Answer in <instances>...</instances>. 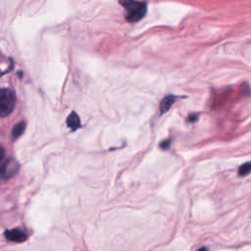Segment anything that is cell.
Returning <instances> with one entry per match:
<instances>
[{
	"mask_svg": "<svg viewBox=\"0 0 251 251\" xmlns=\"http://www.w3.org/2000/svg\"><path fill=\"white\" fill-rule=\"evenodd\" d=\"M125 10V18L129 23H136L144 18L147 12L146 3L137 0H121Z\"/></svg>",
	"mask_w": 251,
	"mask_h": 251,
	"instance_id": "6da1fadb",
	"label": "cell"
},
{
	"mask_svg": "<svg viewBox=\"0 0 251 251\" xmlns=\"http://www.w3.org/2000/svg\"><path fill=\"white\" fill-rule=\"evenodd\" d=\"M16 105L15 92L9 88H0V118L9 116Z\"/></svg>",
	"mask_w": 251,
	"mask_h": 251,
	"instance_id": "7a4b0ae2",
	"label": "cell"
},
{
	"mask_svg": "<svg viewBox=\"0 0 251 251\" xmlns=\"http://www.w3.org/2000/svg\"><path fill=\"white\" fill-rule=\"evenodd\" d=\"M20 169L19 163L13 159L8 158L0 164V178H10L14 176Z\"/></svg>",
	"mask_w": 251,
	"mask_h": 251,
	"instance_id": "3957f363",
	"label": "cell"
},
{
	"mask_svg": "<svg viewBox=\"0 0 251 251\" xmlns=\"http://www.w3.org/2000/svg\"><path fill=\"white\" fill-rule=\"evenodd\" d=\"M5 237L13 242H24L26 240L27 235L25 231L19 228H12V229H7L5 231Z\"/></svg>",
	"mask_w": 251,
	"mask_h": 251,
	"instance_id": "277c9868",
	"label": "cell"
},
{
	"mask_svg": "<svg viewBox=\"0 0 251 251\" xmlns=\"http://www.w3.org/2000/svg\"><path fill=\"white\" fill-rule=\"evenodd\" d=\"M176 96L175 95H168L166 97H164L161 102H160V113L161 115L165 114L166 112H168L171 107L173 106V104L176 102Z\"/></svg>",
	"mask_w": 251,
	"mask_h": 251,
	"instance_id": "5b68a950",
	"label": "cell"
},
{
	"mask_svg": "<svg viewBox=\"0 0 251 251\" xmlns=\"http://www.w3.org/2000/svg\"><path fill=\"white\" fill-rule=\"evenodd\" d=\"M67 126L68 127L75 131L76 130L79 126H80V120H79V117L75 113V112H72L68 118H67Z\"/></svg>",
	"mask_w": 251,
	"mask_h": 251,
	"instance_id": "8992f818",
	"label": "cell"
},
{
	"mask_svg": "<svg viewBox=\"0 0 251 251\" xmlns=\"http://www.w3.org/2000/svg\"><path fill=\"white\" fill-rule=\"evenodd\" d=\"M25 126L26 125H25V122H20L13 127V129H12V138H13V140L18 139L24 133V131L25 129Z\"/></svg>",
	"mask_w": 251,
	"mask_h": 251,
	"instance_id": "52a82bcc",
	"label": "cell"
},
{
	"mask_svg": "<svg viewBox=\"0 0 251 251\" xmlns=\"http://www.w3.org/2000/svg\"><path fill=\"white\" fill-rule=\"evenodd\" d=\"M251 171V163L250 162H246L243 165H241L238 169V175L240 176H244L246 175H248Z\"/></svg>",
	"mask_w": 251,
	"mask_h": 251,
	"instance_id": "ba28073f",
	"label": "cell"
},
{
	"mask_svg": "<svg viewBox=\"0 0 251 251\" xmlns=\"http://www.w3.org/2000/svg\"><path fill=\"white\" fill-rule=\"evenodd\" d=\"M170 144H171V141L168 139V140H165V141L161 142L160 147H161L162 149H168V148L170 147Z\"/></svg>",
	"mask_w": 251,
	"mask_h": 251,
	"instance_id": "9c48e42d",
	"label": "cell"
},
{
	"mask_svg": "<svg viewBox=\"0 0 251 251\" xmlns=\"http://www.w3.org/2000/svg\"><path fill=\"white\" fill-rule=\"evenodd\" d=\"M196 120H197V116H196V115L190 116V117L188 118V121H189V122H191V123H192V122H195Z\"/></svg>",
	"mask_w": 251,
	"mask_h": 251,
	"instance_id": "30bf717a",
	"label": "cell"
},
{
	"mask_svg": "<svg viewBox=\"0 0 251 251\" xmlns=\"http://www.w3.org/2000/svg\"><path fill=\"white\" fill-rule=\"evenodd\" d=\"M4 154H5V151H4V149H3L2 147H0V161L3 159V157H4Z\"/></svg>",
	"mask_w": 251,
	"mask_h": 251,
	"instance_id": "8fae6325",
	"label": "cell"
},
{
	"mask_svg": "<svg viewBox=\"0 0 251 251\" xmlns=\"http://www.w3.org/2000/svg\"><path fill=\"white\" fill-rule=\"evenodd\" d=\"M197 251H208V249L206 247H201L200 249H198Z\"/></svg>",
	"mask_w": 251,
	"mask_h": 251,
	"instance_id": "7c38bea8",
	"label": "cell"
},
{
	"mask_svg": "<svg viewBox=\"0 0 251 251\" xmlns=\"http://www.w3.org/2000/svg\"><path fill=\"white\" fill-rule=\"evenodd\" d=\"M2 75V73H1V72H0V75Z\"/></svg>",
	"mask_w": 251,
	"mask_h": 251,
	"instance_id": "4fadbf2b",
	"label": "cell"
}]
</instances>
